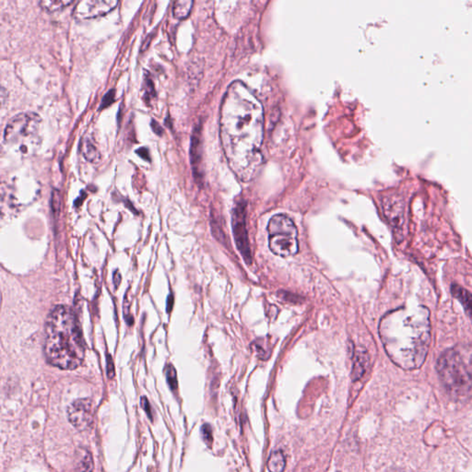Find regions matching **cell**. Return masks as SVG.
I'll list each match as a JSON object with an SVG mask.
<instances>
[{"instance_id":"8","label":"cell","mask_w":472,"mask_h":472,"mask_svg":"<svg viewBox=\"0 0 472 472\" xmlns=\"http://www.w3.org/2000/svg\"><path fill=\"white\" fill-rule=\"evenodd\" d=\"M119 4L116 0H83L75 6L73 15L78 20H89L106 15Z\"/></svg>"},{"instance_id":"26","label":"cell","mask_w":472,"mask_h":472,"mask_svg":"<svg viewBox=\"0 0 472 472\" xmlns=\"http://www.w3.org/2000/svg\"><path fill=\"white\" fill-rule=\"evenodd\" d=\"M141 405L142 408H144V409L146 410V412H147V415L150 416V418H151L150 403H148L147 398H142Z\"/></svg>"},{"instance_id":"19","label":"cell","mask_w":472,"mask_h":472,"mask_svg":"<svg viewBox=\"0 0 472 472\" xmlns=\"http://www.w3.org/2000/svg\"><path fill=\"white\" fill-rule=\"evenodd\" d=\"M156 96V92L154 91V86L153 81H151L150 76H147L145 78V86H144V98L146 103L150 104L151 99H153Z\"/></svg>"},{"instance_id":"11","label":"cell","mask_w":472,"mask_h":472,"mask_svg":"<svg viewBox=\"0 0 472 472\" xmlns=\"http://www.w3.org/2000/svg\"><path fill=\"white\" fill-rule=\"evenodd\" d=\"M369 355L366 349L362 347H357L354 349V360H352V380H360L366 374L369 366Z\"/></svg>"},{"instance_id":"10","label":"cell","mask_w":472,"mask_h":472,"mask_svg":"<svg viewBox=\"0 0 472 472\" xmlns=\"http://www.w3.org/2000/svg\"><path fill=\"white\" fill-rule=\"evenodd\" d=\"M382 207L387 220L394 228L398 238H402L404 224V203L400 196L387 195L382 200Z\"/></svg>"},{"instance_id":"12","label":"cell","mask_w":472,"mask_h":472,"mask_svg":"<svg viewBox=\"0 0 472 472\" xmlns=\"http://www.w3.org/2000/svg\"><path fill=\"white\" fill-rule=\"evenodd\" d=\"M201 139L200 127L195 130L192 137L191 164L193 165L194 174L197 179H202L201 174Z\"/></svg>"},{"instance_id":"16","label":"cell","mask_w":472,"mask_h":472,"mask_svg":"<svg viewBox=\"0 0 472 472\" xmlns=\"http://www.w3.org/2000/svg\"><path fill=\"white\" fill-rule=\"evenodd\" d=\"M286 460L282 451L275 450L270 454L268 461V468L270 472H282L284 471Z\"/></svg>"},{"instance_id":"7","label":"cell","mask_w":472,"mask_h":472,"mask_svg":"<svg viewBox=\"0 0 472 472\" xmlns=\"http://www.w3.org/2000/svg\"><path fill=\"white\" fill-rule=\"evenodd\" d=\"M246 202L239 200L232 211V232H234L236 246L247 263H251L252 254L250 249L249 232L247 229Z\"/></svg>"},{"instance_id":"1","label":"cell","mask_w":472,"mask_h":472,"mask_svg":"<svg viewBox=\"0 0 472 472\" xmlns=\"http://www.w3.org/2000/svg\"><path fill=\"white\" fill-rule=\"evenodd\" d=\"M263 131L261 104L244 83L235 81L224 95L221 136L226 158L243 181L251 180L261 165Z\"/></svg>"},{"instance_id":"24","label":"cell","mask_w":472,"mask_h":472,"mask_svg":"<svg viewBox=\"0 0 472 472\" xmlns=\"http://www.w3.org/2000/svg\"><path fill=\"white\" fill-rule=\"evenodd\" d=\"M137 153L139 154V156L142 157L146 161H150V156H148V151L146 148H141L139 150L137 151Z\"/></svg>"},{"instance_id":"2","label":"cell","mask_w":472,"mask_h":472,"mask_svg":"<svg viewBox=\"0 0 472 472\" xmlns=\"http://www.w3.org/2000/svg\"><path fill=\"white\" fill-rule=\"evenodd\" d=\"M380 337L390 359L404 370L418 369L431 342L430 312L424 307L397 309L382 319Z\"/></svg>"},{"instance_id":"4","label":"cell","mask_w":472,"mask_h":472,"mask_svg":"<svg viewBox=\"0 0 472 472\" xmlns=\"http://www.w3.org/2000/svg\"><path fill=\"white\" fill-rule=\"evenodd\" d=\"M437 371L451 395H472V347L460 345L445 351L437 363Z\"/></svg>"},{"instance_id":"25","label":"cell","mask_w":472,"mask_h":472,"mask_svg":"<svg viewBox=\"0 0 472 472\" xmlns=\"http://www.w3.org/2000/svg\"><path fill=\"white\" fill-rule=\"evenodd\" d=\"M151 127H153L154 132L158 134V135H162V133H164V130L156 121L151 122Z\"/></svg>"},{"instance_id":"18","label":"cell","mask_w":472,"mask_h":472,"mask_svg":"<svg viewBox=\"0 0 472 472\" xmlns=\"http://www.w3.org/2000/svg\"><path fill=\"white\" fill-rule=\"evenodd\" d=\"M72 3V0H42L39 2V6L48 13H55V11L68 7Z\"/></svg>"},{"instance_id":"14","label":"cell","mask_w":472,"mask_h":472,"mask_svg":"<svg viewBox=\"0 0 472 472\" xmlns=\"http://www.w3.org/2000/svg\"><path fill=\"white\" fill-rule=\"evenodd\" d=\"M93 460L92 454L88 450H78L76 453L75 471L76 472H92Z\"/></svg>"},{"instance_id":"21","label":"cell","mask_w":472,"mask_h":472,"mask_svg":"<svg viewBox=\"0 0 472 472\" xmlns=\"http://www.w3.org/2000/svg\"><path fill=\"white\" fill-rule=\"evenodd\" d=\"M202 436L206 444L211 445L212 443V431L211 427L209 424L203 425Z\"/></svg>"},{"instance_id":"23","label":"cell","mask_w":472,"mask_h":472,"mask_svg":"<svg viewBox=\"0 0 472 472\" xmlns=\"http://www.w3.org/2000/svg\"><path fill=\"white\" fill-rule=\"evenodd\" d=\"M107 374H109V378H113L115 377V366H113V359L110 355H107Z\"/></svg>"},{"instance_id":"27","label":"cell","mask_w":472,"mask_h":472,"mask_svg":"<svg viewBox=\"0 0 472 472\" xmlns=\"http://www.w3.org/2000/svg\"><path fill=\"white\" fill-rule=\"evenodd\" d=\"M120 282H121L120 273L116 272L115 274H113V284H115L116 287H118V285L120 284Z\"/></svg>"},{"instance_id":"5","label":"cell","mask_w":472,"mask_h":472,"mask_svg":"<svg viewBox=\"0 0 472 472\" xmlns=\"http://www.w3.org/2000/svg\"><path fill=\"white\" fill-rule=\"evenodd\" d=\"M267 230L270 249L274 255L288 258L297 254L298 231L290 217L284 214L275 215L270 218Z\"/></svg>"},{"instance_id":"15","label":"cell","mask_w":472,"mask_h":472,"mask_svg":"<svg viewBox=\"0 0 472 472\" xmlns=\"http://www.w3.org/2000/svg\"><path fill=\"white\" fill-rule=\"evenodd\" d=\"M452 293L456 298L459 300L463 307H464L466 313L471 317L472 320V296L467 290L463 289L462 287L454 285L452 287Z\"/></svg>"},{"instance_id":"3","label":"cell","mask_w":472,"mask_h":472,"mask_svg":"<svg viewBox=\"0 0 472 472\" xmlns=\"http://www.w3.org/2000/svg\"><path fill=\"white\" fill-rule=\"evenodd\" d=\"M45 354L52 366L75 370L85 358L86 345L80 322L68 305L52 309L45 326Z\"/></svg>"},{"instance_id":"22","label":"cell","mask_w":472,"mask_h":472,"mask_svg":"<svg viewBox=\"0 0 472 472\" xmlns=\"http://www.w3.org/2000/svg\"><path fill=\"white\" fill-rule=\"evenodd\" d=\"M113 99H115V91H110L109 93H106L103 101H102L100 109H106L107 106H109L113 103Z\"/></svg>"},{"instance_id":"9","label":"cell","mask_w":472,"mask_h":472,"mask_svg":"<svg viewBox=\"0 0 472 472\" xmlns=\"http://www.w3.org/2000/svg\"><path fill=\"white\" fill-rule=\"evenodd\" d=\"M93 415L92 402L88 398L75 401L68 409L69 421L78 431H85L91 427Z\"/></svg>"},{"instance_id":"6","label":"cell","mask_w":472,"mask_h":472,"mask_svg":"<svg viewBox=\"0 0 472 472\" xmlns=\"http://www.w3.org/2000/svg\"><path fill=\"white\" fill-rule=\"evenodd\" d=\"M42 119L34 112L20 113L6 125L4 141L7 144H22L39 132Z\"/></svg>"},{"instance_id":"13","label":"cell","mask_w":472,"mask_h":472,"mask_svg":"<svg viewBox=\"0 0 472 472\" xmlns=\"http://www.w3.org/2000/svg\"><path fill=\"white\" fill-rule=\"evenodd\" d=\"M80 148L81 153L87 161L92 162V164H99L101 162L102 156L100 151L91 139L83 138L81 139Z\"/></svg>"},{"instance_id":"20","label":"cell","mask_w":472,"mask_h":472,"mask_svg":"<svg viewBox=\"0 0 472 472\" xmlns=\"http://www.w3.org/2000/svg\"><path fill=\"white\" fill-rule=\"evenodd\" d=\"M166 378H167L169 386L171 389L174 390L177 387L176 372L174 367L172 364H168L165 370Z\"/></svg>"},{"instance_id":"17","label":"cell","mask_w":472,"mask_h":472,"mask_svg":"<svg viewBox=\"0 0 472 472\" xmlns=\"http://www.w3.org/2000/svg\"><path fill=\"white\" fill-rule=\"evenodd\" d=\"M194 2L191 0H177L174 3L173 14L174 18L183 20L189 15Z\"/></svg>"}]
</instances>
